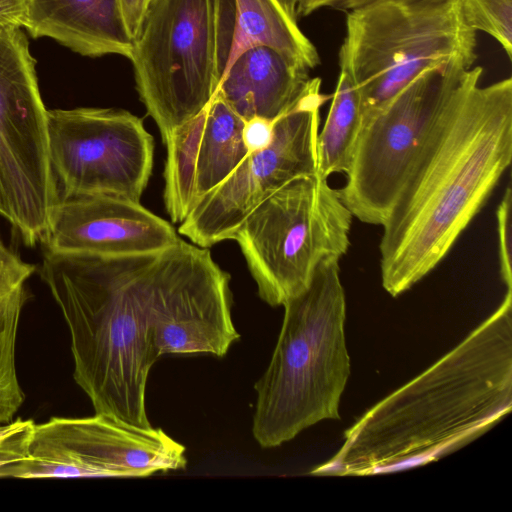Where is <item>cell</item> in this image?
<instances>
[{"label": "cell", "mask_w": 512, "mask_h": 512, "mask_svg": "<svg viewBox=\"0 0 512 512\" xmlns=\"http://www.w3.org/2000/svg\"><path fill=\"white\" fill-rule=\"evenodd\" d=\"M244 125L245 121L215 93L196 116L164 141V202L172 222H182L249 153L243 140Z\"/></svg>", "instance_id": "obj_14"}, {"label": "cell", "mask_w": 512, "mask_h": 512, "mask_svg": "<svg viewBox=\"0 0 512 512\" xmlns=\"http://www.w3.org/2000/svg\"><path fill=\"white\" fill-rule=\"evenodd\" d=\"M512 408V290L498 309L432 366L364 413L318 476L387 472L439 458Z\"/></svg>", "instance_id": "obj_2"}, {"label": "cell", "mask_w": 512, "mask_h": 512, "mask_svg": "<svg viewBox=\"0 0 512 512\" xmlns=\"http://www.w3.org/2000/svg\"><path fill=\"white\" fill-rule=\"evenodd\" d=\"M463 72L437 129L382 225L383 288L409 290L448 254L512 160V79Z\"/></svg>", "instance_id": "obj_1"}, {"label": "cell", "mask_w": 512, "mask_h": 512, "mask_svg": "<svg viewBox=\"0 0 512 512\" xmlns=\"http://www.w3.org/2000/svg\"><path fill=\"white\" fill-rule=\"evenodd\" d=\"M48 149L57 200L111 195L140 202L154 140L140 118L116 108L51 109Z\"/></svg>", "instance_id": "obj_9"}, {"label": "cell", "mask_w": 512, "mask_h": 512, "mask_svg": "<svg viewBox=\"0 0 512 512\" xmlns=\"http://www.w3.org/2000/svg\"><path fill=\"white\" fill-rule=\"evenodd\" d=\"M381 0H298L296 15L307 16L322 8L352 11Z\"/></svg>", "instance_id": "obj_25"}, {"label": "cell", "mask_w": 512, "mask_h": 512, "mask_svg": "<svg viewBox=\"0 0 512 512\" xmlns=\"http://www.w3.org/2000/svg\"><path fill=\"white\" fill-rule=\"evenodd\" d=\"M329 98L311 78L298 101L273 124L267 147L249 152L181 222L179 233L209 248L232 233L260 203L288 182L317 173L320 108Z\"/></svg>", "instance_id": "obj_10"}, {"label": "cell", "mask_w": 512, "mask_h": 512, "mask_svg": "<svg viewBox=\"0 0 512 512\" xmlns=\"http://www.w3.org/2000/svg\"><path fill=\"white\" fill-rule=\"evenodd\" d=\"M35 266L20 258L16 261L0 264V296L24 285L33 274Z\"/></svg>", "instance_id": "obj_24"}, {"label": "cell", "mask_w": 512, "mask_h": 512, "mask_svg": "<svg viewBox=\"0 0 512 512\" xmlns=\"http://www.w3.org/2000/svg\"><path fill=\"white\" fill-rule=\"evenodd\" d=\"M24 28L33 38H52L83 56L129 59L133 49L118 0H27Z\"/></svg>", "instance_id": "obj_16"}, {"label": "cell", "mask_w": 512, "mask_h": 512, "mask_svg": "<svg viewBox=\"0 0 512 512\" xmlns=\"http://www.w3.org/2000/svg\"><path fill=\"white\" fill-rule=\"evenodd\" d=\"M476 46L457 0H381L348 12L339 65L358 89L364 121L430 67L471 68Z\"/></svg>", "instance_id": "obj_5"}, {"label": "cell", "mask_w": 512, "mask_h": 512, "mask_svg": "<svg viewBox=\"0 0 512 512\" xmlns=\"http://www.w3.org/2000/svg\"><path fill=\"white\" fill-rule=\"evenodd\" d=\"M186 464L185 447L161 428L95 413L35 424L20 478L147 477Z\"/></svg>", "instance_id": "obj_12"}, {"label": "cell", "mask_w": 512, "mask_h": 512, "mask_svg": "<svg viewBox=\"0 0 512 512\" xmlns=\"http://www.w3.org/2000/svg\"><path fill=\"white\" fill-rule=\"evenodd\" d=\"M155 252H45L40 267L68 327L74 380L95 413L144 428L151 427L145 403L148 375L159 359L148 325Z\"/></svg>", "instance_id": "obj_3"}, {"label": "cell", "mask_w": 512, "mask_h": 512, "mask_svg": "<svg viewBox=\"0 0 512 512\" xmlns=\"http://www.w3.org/2000/svg\"><path fill=\"white\" fill-rule=\"evenodd\" d=\"M35 424L32 419L22 418L0 424V478H20L31 459Z\"/></svg>", "instance_id": "obj_21"}, {"label": "cell", "mask_w": 512, "mask_h": 512, "mask_svg": "<svg viewBox=\"0 0 512 512\" xmlns=\"http://www.w3.org/2000/svg\"><path fill=\"white\" fill-rule=\"evenodd\" d=\"M499 243L500 274L507 290H512L511 230H512V189L507 186L496 211Z\"/></svg>", "instance_id": "obj_22"}, {"label": "cell", "mask_w": 512, "mask_h": 512, "mask_svg": "<svg viewBox=\"0 0 512 512\" xmlns=\"http://www.w3.org/2000/svg\"><path fill=\"white\" fill-rule=\"evenodd\" d=\"M27 0H0V31L25 27Z\"/></svg>", "instance_id": "obj_26"}, {"label": "cell", "mask_w": 512, "mask_h": 512, "mask_svg": "<svg viewBox=\"0 0 512 512\" xmlns=\"http://www.w3.org/2000/svg\"><path fill=\"white\" fill-rule=\"evenodd\" d=\"M129 60L164 142L210 102L221 81L218 0H148Z\"/></svg>", "instance_id": "obj_7"}, {"label": "cell", "mask_w": 512, "mask_h": 512, "mask_svg": "<svg viewBox=\"0 0 512 512\" xmlns=\"http://www.w3.org/2000/svg\"><path fill=\"white\" fill-rule=\"evenodd\" d=\"M148 0H118L125 27L134 40L143 19Z\"/></svg>", "instance_id": "obj_27"}, {"label": "cell", "mask_w": 512, "mask_h": 512, "mask_svg": "<svg viewBox=\"0 0 512 512\" xmlns=\"http://www.w3.org/2000/svg\"><path fill=\"white\" fill-rule=\"evenodd\" d=\"M230 276L208 248L179 239L154 253L148 325L156 355L223 357L240 334L232 320Z\"/></svg>", "instance_id": "obj_11"}, {"label": "cell", "mask_w": 512, "mask_h": 512, "mask_svg": "<svg viewBox=\"0 0 512 512\" xmlns=\"http://www.w3.org/2000/svg\"><path fill=\"white\" fill-rule=\"evenodd\" d=\"M26 299L25 284L0 296V424L12 421L25 400L16 368V342Z\"/></svg>", "instance_id": "obj_19"}, {"label": "cell", "mask_w": 512, "mask_h": 512, "mask_svg": "<svg viewBox=\"0 0 512 512\" xmlns=\"http://www.w3.org/2000/svg\"><path fill=\"white\" fill-rule=\"evenodd\" d=\"M20 257L6 247L0 237V264L18 260Z\"/></svg>", "instance_id": "obj_28"}, {"label": "cell", "mask_w": 512, "mask_h": 512, "mask_svg": "<svg viewBox=\"0 0 512 512\" xmlns=\"http://www.w3.org/2000/svg\"><path fill=\"white\" fill-rule=\"evenodd\" d=\"M353 215L317 173L298 177L260 203L231 235L260 298L280 306L301 293L320 262L350 245Z\"/></svg>", "instance_id": "obj_6"}, {"label": "cell", "mask_w": 512, "mask_h": 512, "mask_svg": "<svg viewBox=\"0 0 512 512\" xmlns=\"http://www.w3.org/2000/svg\"><path fill=\"white\" fill-rule=\"evenodd\" d=\"M287 13L294 19L297 20L296 8L298 0H279Z\"/></svg>", "instance_id": "obj_29"}, {"label": "cell", "mask_w": 512, "mask_h": 512, "mask_svg": "<svg viewBox=\"0 0 512 512\" xmlns=\"http://www.w3.org/2000/svg\"><path fill=\"white\" fill-rule=\"evenodd\" d=\"M467 69L430 67L362 121L346 183L338 189L353 217L384 224Z\"/></svg>", "instance_id": "obj_8"}, {"label": "cell", "mask_w": 512, "mask_h": 512, "mask_svg": "<svg viewBox=\"0 0 512 512\" xmlns=\"http://www.w3.org/2000/svg\"><path fill=\"white\" fill-rule=\"evenodd\" d=\"M3 214H4V203H3V196H2L1 186H0V215L3 216Z\"/></svg>", "instance_id": "obj_30"}, {"label": "cell", "mask_w": 512, "mask_h": 512, "mask_svg": "<svg viewBox=\"0 0 512 512\" xmlns=\"http://www.w3.org/2000/svg\"><path fill=\"white\" fill-rule=\"evenodd\" d=\"M283 306L273 354L254 386L252 434L262 448L278 447L324 419H340L350 375L339 259L320 262L308 286Z\"/></svg>", "instance_id": "obj_4"}, {"label": "cell", "mask_w": 512, "mask_h": 512, "mask_svg": "<svg viewBox=\"0 0 512 512\" xmlns=\"http://www.w3.org/2000/svg\"><path fill=\"white\" fill-rule=\"evenodd\" d=\"M219 60L228 70L243 51L267 46L311 70L320 57L279 0H218Z\"/></svg>", "instance_id": "obj_17"}, {"label": "cell", "mask_w": 512, "mask_h": 512, "mask_svg": "<svg viewBox=\"0 0 512 512\" xmlns=\"http://www.w3.org/2000/svg\"><path fill=\"white\" fill-rule=\"evenodd\" d=\"M179 239L140 202L78 195L56 201L41 242L48 253L127 256L159 251Z\"/></svg>", "instance_id": "obj_13"}, {"label": "cell", "mask_w": 512, "mask_h": 512, "mask_svg": "<svg viewBox=\"0 0 512 512\" xmlns=\"http://www.w3.org/2000/svg\"><path fill=\"white\" fill-rule=\"evenodd\" d=\"M412 1H419V2H441L445 0H412Z\"/></svg>", "instance_id": "obj_31"}, {"label": "cell", "mask_w": 512, "mask_h": 512, "mask_svg": "<svg viewBox=\"0 0 512 512\" xmlns=\"http://www.w3.org/2000/svg\"><path fill=\"white\" fill-rule=\"evenodd\" d=\"M309 71L277 50L256 46L243 51L223 75L216 93L244 121L274 122L302 96Z\"/></svg>", "instance_id": "obj_15"}, {"label": "cell", "mask_w": 512, "mask_h": 512, "mask_svg": "<svg viewBox=\"0 0 512 512\" xmlns=\"http://www.w3.org/2000/svg\"><path fill=\"white\" fill-rule=\"evenodd\" d=\"M362 115L358 89L351 77L340 70L332 103L317 140V174L323 178L347 173Z\"/></svg>", "instance_id": "obj_18"}, {"label": "cell", "mask_w": 512, "mask_h": 512, "mask_svg": "<svg viewBox=\"0 0 512 512\" xmlns=\"http://www.w3.org/2000/svg\"><path fill=\"white\" fill-rule=\"evenodd\" d=\"M466 24L492 36L512 55V0H457Z\"/></svg>", "instance_id": "obj_20"}, {"label": "cell", "mask_w": 512, "mask_h": 512, "mask_svg": "<svg viewBox=\"0 0 512 512\" xmlns=\"http://www.w3.org/2000/svg\"><path fill=\"white\" fill-rule=\"evenodd\" d=\"M273 124L274 122L259 117L245 121L243 140L249 152L269 145L273 136Z\"/></svg>", "instance_id": "obj_23"}]
</instances>
